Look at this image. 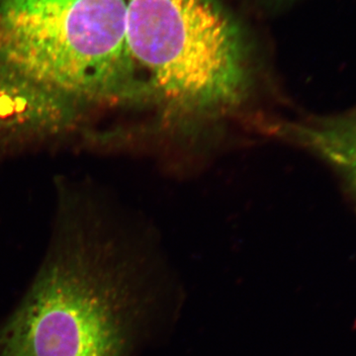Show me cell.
Here are the masks:
<instances>
[{
	"instance_id": "4",
	"label": "cell",
	"mask_w": 356,
	"mask_h": 356,
	"mask_svg": "<svg viewBox=\"0 0 356 356\" xmlns=\"http://www.w3.org/2000/svg\"><path fill=\"white\" fill-rule=\"evenodd\" d=\"M277 129L280 135L299 143L339 168L356 191V114L284 124Z\"/></svg>"
},
{
	"instance_id": "3",
	"label": "cell",
	"mask_w": 356,
	"mask_h": 356,
	"mask_svg": "<svg viewBox=\"0 0 356 356\" xmlns=\"http://www.w3.org/2000/svg\"><path fill=\"white\" fill-rule=\"evenodd\" d=\"M6 356H118L120 291L88 245L47 262L7 327Z\"/></svg>"
},
{
	"instance_id": "2",
	"label": "cell",
	"mask_w": 356,
	"mask_h": 356,
	"mask_svg": "<svg viewBox=\"0 0 356 356\" xmlns=\"http://www.w3.org/2000/svg\"><path fill=\"white\" fill-rule=\"evenodd\" d=\"M127 42L168 116L212 120L248 97L252 79L245 44L210 0H127Z\"/></svg>"
},
{
	"instance_id": "1",
	"label": "cell",
	"mask_w": 356,
	"mask_h": 356,
	"mask_svg": "<svg viewBox=\"0 0 356 356\" xmlns=\"http://www.w3.org/2000/svg\"><path fill=\"white\" fill-rule=\"evenodd\" d=\"M127 42L126 0H0V79L48 104L151 97Z\"/></svg>"
}]
</instances>
